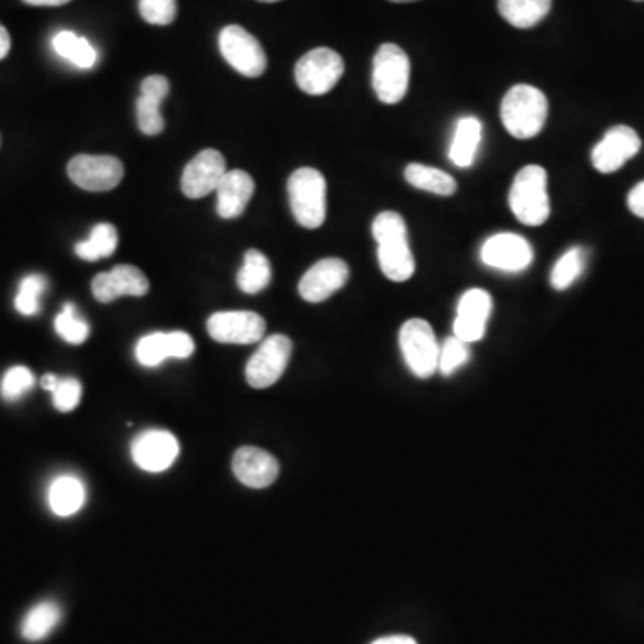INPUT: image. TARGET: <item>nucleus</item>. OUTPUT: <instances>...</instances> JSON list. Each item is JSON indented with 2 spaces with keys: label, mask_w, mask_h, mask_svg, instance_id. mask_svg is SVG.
I'll return each mask as SVG.
<instances>
[{
  "label": "nucleus",
  "mask_w": 644,
  "mask_h": 644,
  "mask_svg": "<svg viewBox=\"0 0 644 644\" xmlns=\"http://www.w3.org/2000/svg\"><path fill=\"white\" fill-rule=\"evenodd\" d=\"M378 242L379 269L390 281H407L416 273V260L408 244L407 222L396 211H382L373 222Z\"/></svg>",
  "instance_id": "nucleus-1"
},
{
  "label": "nucleus",
  "mask_w": 644,
  "mask_h": 644,
  "mask_svg": "<svg viewBox=\"0 0 644 644\" xmlns=\"http://www.w3.org/2000/svg\"><path fill=\"white\" fill-rule=\"evenodd\" d=\"M502 122L517 140H531L543 131L548 119V99L539 88L516 85L503 97Z\"/></svg>",
  "instance_id": "nucleus-2"
},
{
  "label": "nucleus",
  "mask_w": 644,
  "mask_h": 644,
  "mask_svg": "<svg viewBox=\"0 0 644 644\" xmlns=\"http://www.w3.org/2000/svg\"><path fill=\"white\" fill-rule=\"evenodd\" d=\"M512 214L525 226H543L549 217L548 175L539 165H526L508 194Z\"/></svg>",
  "instance_id": "nucleus-3"
},
{
  "label": "nucleus",
  "mask_w": 644,
  "mask_h": 644,
  "mask_svg": "<svg viewBox=\"0 0 644 644\" xmlns=\"http://www.w3.org/2000/svg\"><path fill=\"white\" fill-rule=\"evenodd\" d=\"M288 199L294 219L303 228L317 229L326 220V179L319 170L297 169L288 179Z\"/></svg>",
  "instance_id": "nucleus-4"
},
{
  "label": "nucleus",
  "mask_w": 644,
  "mask_h": 644,
  "mask_svg": "<svg viewBox=\"0 0 644 644\" xmlns=\"http://www.w3.org/2000/svg\"><path fill=\"white\" fill-rule=\"evenodd\" d=\"M410 82V60L402 47L384 43L373 61V88L384 105L405 99Z\"/></svg>",
  "instance_id": "nucleus-5"
},
{
  "label": "nucleus",
  "mask_w": 644,
  "mask_h": 644,
  "mask_svg": "<svg viewBox=\"0 0 644 644\" xmlns=\"http://www.w3.org/2000/svg\"><path fill=\"white\" fill-rule=\"evenodd\" d=\"M399 348L412 375L426 379L439 370L440 344L425 319H410L399 329Z\"/></svg>",
  "instance_id": "nucleus-6"
},
{
  "label": "nucleus",
  "mask_w": 644,
  "mask_h": 644,
  "mask_svg": "<svg viewBox=\"0 0 644 644\" xmlns=\"http://www.w3.org/2000/svg\"><path fill=\"white\" fill-rule=\"evenodd\" d=\"M343 56L328 47L307 52L296 65V82L308 96L331 92L344 76Z\"/></svg>",
  "instance_id": "nucleus-7"
},
{
  "label": "nucleus",
  "mask_w": 644,
  "mask_h": 644,
  "mask_svg": "<svg viewBox=\"0 0 644 644\" xmlns=\"http://www.w3.org/2000/svg\"><path fill=\"white\" fill-rule=\"evenodd\" d=\"M220 55L238 73L260 78L267 69V56L260 41L240 26H228L219 34Z\"/></svg>",
  "instance_id": "nucleus-8"
},
{
  "label": "nucleus",
  "mask_w": 644,
  "mask_h": 644,
  "mask_svg": "<svg viewBox=\"0 0 644 644\" xmlns=\"http://www.w3.org/2000/svg\"><path fill=\"white\" fill-rule=\"evenodd\" d=\"M293 355V340L285 335H273L260 344L247 361L246 379L252 389H267L284 376Z\"/></svg>",
  "instance_id": "nucleus-9"
},
{
  "label": "nucleus",
  "mask_w": 644,
  "mask_h": 644,
  "mask_svg": "<svg viewBox=\"0 0 644 644\" xmlns=\"http://www.w3.org/2000/svg\"><path fill=\"white\" fill-rule=\"evenodd\" d=\"M73 184L88 192H108L119 187L123 178V164L115 156H73L69 164Z\"/></svg>",
  "instance_id": "nucleus-10"
},
{
  "label": "nucleus",
  "mask_w": 644,
  "mask_h": 644,
  "mask_svg": "<svg viewBox=\"0 0 644 644\" xmlns=\"http://www.w3.org/2000/svg\"><path fill=\"white\" fill-rule=\"evenodd\" d=\"M480 258L491 269L522 273L532 266L534 249L522 235L498 234L485 240Z\"/></svg>",
  "instance_id": "nucleus-11"
},
{
  "label": "nucleus",
  "mask_w": 644,
  "mask_h": 644,
  "mask_svg": "<svg viewBox=\"0 0 644 644\" xmlns=\"http://www.w3.org/2000/svg\"><path fill=\"white\" fill-rule=\"evenodd\" d=\"M208 335L220 344H255L266 335V320L255 311H217L206 323Z\"/></svg>",
  "instance_id": "nucleus-12"
},
{
  "label": "nucleus",
  "mask_w": 644,
  "mask_h": 644,
  "mask_svg": "<svg viewBox=\"0 0 644 644\" xmlns=\"http://www.w3.org/2000/svg\"><path fill=\"white\" fill-rule=\"evenodd\" d=\"M641 151V138L628 126H614L596 143L591 160L602 175H613Z\"/></svg>",
  "instance_id": "nucleus-13"
},
{
  "label": "nucleus",
  "mask_w": 644,
  "mask_h": 644,
  "mask_svg": "<svg viewBox=\"0 0 644 644\" xmlns=\"http://www.w3.org/2000/svg\"><path fill=\"white\" fill-rule=\"evenodd\" d=\"M178 455V439L165 429H147L131 443V457L135 464L147 473L169 469Z\"/></svg>",
  "instance_id": "nucleus-14"
},
{
  "label": "nucleus",
  "mask_w": 644,
  "mask_h": 644,
  "mask_svg": "<svg viewBox=\"0 0 644 644\" xmlns=\"http://www.w3.org/2000/svg\"><path fill=\"white\" fill-rule=\"evenodd\" d=\"M491 311H493L491 294L482 288H470L458 303L453 335L467 344L478 343L484 338Z\"/></svg>",
  "instance_id": "nucleus-15"
},
{
  "label": "nucleus",
  "mask_w": 644,
  "mask_h": 644,
  "mask_svg": "<svg viewBox=\"0 0 644 644\" xmlns=\"http://www.w3.org/2000/svg\"><path fill=\"white\" fill-rule=\"evenodd\" d=\"M226 172L225 156L215 149H206L185 167L181 190L188 199H201L217 190Z\"/></svg>",
  "instance_id": "nucleus-16"
},
{
  "label": "nucleus",
  "mask_w": 644,
  "mask_h": 644,
  "mask_svg": "<svg viewBox=\"0 0 644 644\" xmlns=\"http://www.w3.org/2000/svg\"><path fill=\"white\" fill-rule=\"evenodd\" d=\"M349 267L340 258H325L305 273L299 294L308 303H323L348 284Z\"/></svg>",
  "instance_id": "nucleus-17"
},
{
  "label": "nucleus",
  "mask_w": 644,
  "mask_h": 644,
  "mask_svg": "<svg viewBox=\"0 0 644 644\" xmlns=\"http://www.w3.org/2000/svg\"><path fill=\"white\" fill-rule=\"evenodd\" d=\"M149 293V279L135 266H117L110 273L97 275L92 294L97 301L113 303L122 296L140 297Z\"/></svg>",
  "instance_id": "nucleus-18"
},
{
  "label": "nucleus",
  "mask_w": 644,
  "mask_h": 644,
  "mask_svg": "<svg viewBox=\"0 0 644 644\" xmlns=\"http://www.w3.org/2000/svg\"><path fill=\"white\" fill-rule=\"evenodd\" d=\"M234 473L238 482L251 489H266L275 484L279 464L270 453L255 446H242L234 455Z\"/></svg>",
  "instance_id": "nucleus-19"
},
{
  "label": "nucleus",
  "mask_w": 644,
  "mask_h": 644,
  "mask_svg": "<svg viewBox=\"0 0 644 644\" xmlns=\"http://www.w3.org/2000/svg\"><path fill=\"white\" fill-rule=\"evenodd\" d=\"M217 214L222 219H237L255 194V181L244 170H228L217 187Z\"/></svg>",
  "instance_id": "nucleus-20"
},
{
  "label": "nucleus",
  "mask_w": 644,
  "mask_h": 644,
  "mask_svg": "<svg viewBox=\"0 0 644 644\" xmlns=\"http://www.w3.org/2000/svg\"><path fill=\"white\" fill-rule=\"evenodd\" d=\"M482 142V122L476 117H464L458 120L452 147H449V160L460 169H469L475 164L476 152Z\"/></svg>",
  "instance_id": "nucleus-21"
},
{
  "label": "nucleus",
  "mask_w": 644,
  "mask_h": 644,
  "mask_svg": "<svg viewBox=\"0 0 644 644\" xmlns=\"http://www.w3.org/2000/svg\"><path fill=\"white\" fill-rule=\"evenodd\" d=\"M87 502V489L76 476H58L49 487V507L56 516L70 517Z\"/></svg>",
  "instance_id": "nucleus-22"
},
{
  "label": "nucleus",
  "mask_w": 644,
  "mask_h": 644,
  "mask_svg": "<svg viewBox=\"0 0 644 644\" xmlns=\"http://www.w3.org/2000/svg\"><path fill=\"white\" fill-rule=\"evenodd\" d=\"M552 10V0H498L503 19L517 29L535 28Z\"/></svg>",
  "instance_id": "nucleus-23"
},
{
  "label": "nucleus",
  "mask_w": 644,
  "mask_h": 644,
  "mask_svg": "<svg viewBox=\"0 0 644 644\" xmlns=\"http://www.w3.org/2000/svg\"><path fill=\"white\" fill-rule=\"evenodd\" d=\"M61 613L60 605L56 602H40L26 614L22 622V637L31 643H38L51 635L56 626L60 625Z\"/></svg>",
  "instance_id": "nucleus-24"
},
{
  "label": "nucleus",
  "mask_w": 644,
  "mask_h": 644,
  "mask_svg": "<svg viewBox=\"0 0 644 644\" xmlns=\"http://www.w3.org/2000/svg\"><path fill=\"white\" fill-rule=\"evenodd\" d=\"M405 179L414 188L435 194V196L449 197L457 192V181L444 170L434 169L428 165L410 164L405 169Z\"/></svg>",
  "instance_id": "nucleus-25"
},
{
  "label": "nucleus",
  "mask_w": 644,
  "mask_h": 644,
  "mask_svg": "<svg viewBox=\"0 0 644 644\" xmlns=\"http://www.w3.org/2000/svg\"><path fill=\"white\" fill-rule=\"evenodd\" d=\"M55 51L63 58L76 65L78 69H92L97 63V51L87 38L78 37L72 31H61L52 40Z\"/></svg>",
  "instance_id": "nucleus-26"
},
{
  "label": "nucleus",
  "mask_w": 644,
  "mask_h": 644,
  "mask_svg": "<svg viewBox=\"0 0 644 644\" xmlns=\"http://www.w3.org/2000/svg\"><path fill=\"white\" fill-rule=\"evenodd\" d=\"M273 279V267L264 252L247 251L244 256V266L238 273V287L246 294H258L267 288Z\"/></svg>",
  "instance_id": "nucleus-27"
},
{
  "label": "nucleus",
  "mask_w": 644,
  "mask_h": 644,
  "mask_svg": "<svg viewBox=\"0 0 644 644\" xmlns=\"http://www.w3.org/2000/svg\"><path fill=\"white\" fill-rule=\"evenodd\" d=\"M119 246V235L111 225H97L90 234V238L76 246V255L81 260L97 261L113 255Z\"/></svg>",
  "instance_id": "nucleus-28"
},
{
  "label": "nucleus",
  "mask_w": 644,
  "mask_h": 644,
  "mask_svg": "<svg viewBox=\"0 0 644 644\" xmlns=\"http://www.w3.org/2000/svg\"><path fill=\"white\" fill-rule=\"evenodd\" d=\"M585 264H587V251L584 247H572L553 267L552 276H549L552 287L555 290H566L572 287L576 279L584 275Z\"/></svg>",
  "instance_id": "nucleus-29"
},
{
  "label": "nucleus",
  "mask_w": 644,
  "mask_h": 644,
  "mask_svg": "<svg viewBox=\"0 0 644 644\" xmlns=\"http://www.w3.org/2000/svg\"><path fill=\"white\" fill-rule=\"evenodd\" d=\"M170 358L169 334L146 335L137 344V360L143 367H158Z\"/></svg>",
  "instance_id": "nucleus-30"
},
{
  "label": "nucleus",
  "mask_w": 644,
  "mask_h": 644,
  "mask_svg": "<svg viewBox=\"0 0 644 644\" xmlns=\"http://www.w3.org/2000/svg\"><path fill=\"white\" fill-rule=\"evenodd\" d=\"M56 334L63 338L65 343L82 344L90 335L87 320H82L76 311L72 303H67L63 310L58 314L55 320Z\"/></svg>",
  "instance_id": "nucleus-31"
},
{
  "label": "nucleus",
  "mask_w": 644,
  "mask_h": 644,
  "mask_svg": "<svg viewBox=\"0 0 644 644\" xmlns=\"http://www.w3.org/2000/svg\"><path fill=\"white\" fill-rule=\"evenodd\" d=\"M47 279L41 275H29L22 279L19 294L14 297V308L22 316H34L40 311V297L46 293Z\"/></svg>",
  "instance_id": "nucleus-32"
},
{
  "label": "nucleus",
  "mask_w": 644,
  "mask_h": 644,
  "mask_svg": "<svg viewBox=\"0 0 644 644\" xmlns=\"http://www.w3.org/2000/svg\"><path fill=\"white\" fill-rule=\"evenodd\" d=\"M470 360L469 344L464 343L460 338L448 337L440 344L439 351V370L440 375L452 376L455 370L466 366Z\"/></svg>",
  "instance_id": "nucleus-33"
},
{
  "label": "nucleus",
  "mask_w": 644,
  "mask_h": 644,
  "mask_svg": "<svg viewBox=\"0 0 644 644\" xmlns=\"http://www.w3.org/2000/svg\"><path fill=\"white\" fill-rule=\"evenodd\" d=\"M34 387V376L28 367H11L0 384V396L6 402H19Z\"/></svg>",
  "instance_id": "nucleus-34"
},
{
  "label": "nucleus",
  "mask_w": 644,
  "mask_h": 644,
  "mask_svg": "<svg viewBox=\"0 0 644 644\" xmlns=\"http://www.w3.org/2000/svg\"><path fill=\"white\" fill-rule=\"evenodd\" d=\"M161 101H156L152 97L140 96L137 101L138 128L147 137H156L165 129L164 115L160 111Z\"/></svg>",
  "instance_id": "nucleus-35"
},
{
  "label": "nucleus",
  "mask_w": 644,
  "mask_h": 644,
  "mask_svg": "<svg viewBox=\"0 0 644 644\" xmlns=\"http://www.w3.org/2000/svg\"><path fill=\"white\" fill-rule=\"evenodd\" d=\"M138 10L142 19L151 26H169L175 22L178 14L176 0H140Z\"/></svg>",
  "instance_id": "nucleus-36"
},
{
  "label": "nucleus",
  "mask_w": 644,
  "mask_h": 644,
  "mask_svg": "<svg viewBox=\"0 0 644 644\" xmlns=\"http://www.w3.org/2000/svg\"><path fill=\"white\" fill-rule=\"evenodd\" d=\"M82 387L76 378H60L56 389L52 390V403L56 410L72 412L81 402Z\"/></svg>",
  "instance_id": "nucleus-37"
},
{
  "label": "nucleus",
  "mask_w": 644,
  "mask_h": 644,
  "mask_svg": "<svg viewBox=\"0 0 644 644\" xmlns=\"http://www.w3.org/2000/svg\"><path fill=\"white\" fill-rule=\"evenodd\" d=\"M169 92L170 82L165 76H149L140 85V96L152 97L156 101L164 102Z\"/></svg>",
  "instance_id": "nucleus-38"
},
{
  "label": "nucleus",
  "mask_w": 644,
  "mask_h": 644,
  "mask_svg": "<svg viewBox=\"0 0 644 644\" xmlns=\"http://www.w3.org/2000/svg\"><path fill=\"white\" fill-rule=\"evenodd\" d=\"M169 346L170 358H179V360L190 357L196 349L192 337L185 331H170Z\"/></svg>",
  "instance_id": "nucleus-39"
},
{
  "label": "nucleus",
  "mask_w": 644,
  "mask_h": 644,
  "mask_svg": "<svg viewBox=\"0 0 644 644\" xmlns=\"http://www.w3.org/2000/svg\"><path fill=\"white\" fill-rule=\"evenodd\" d=\"M626 205H628V210H631L635 217L644 219V181H641V184L632 188L631 194H628V199H626Z\"/></svg>",
  "instance_id": "nucleus-40"
},
{
  "label": "nucleus",
  "mask_w": 644,
  "mask_h": 644,
  "mask_svg": "<svg viewBox=\"0 0 644 644\" xmlns=\"http://www.w3.org/2000/svg\"><path fill=\"white\" fill-rule=\"evenodd\" d=\"M11 51V37L8 29L0 23V60H4L6 56Z\"/></svg>",
  "instance_id": "nucleus-41"
},
{
  "label": "nucleus",
  "mask_w": 644,
  "mask_h": 644,
  "mask_svg": "<svg viewBox=\"0 0 644 644\" xmlns=\"http://www.w3.org/2000/svg\"><path fill=\"white\" fill-rule=\"evenodd\" d=\"M370 644H417V641L408 635H389V637H382V640H376L375 643Z\"/></svg>",
  "instance_id": "nucleus-42"
},
{
  "label": "nucleus",
  "mask_w": 644,
  "mask_h": 644,
  "mask_svg": "<svg viewBox=\"0 0 644 644\" xmlns=\"http://www.w3.org/2000/svg\"><path fill=\"white\" fill-rule=\"evenodd\" d=\"M29 6H43V8H56V6H65L72 2V0H22Z\"/></svg>",
  "instance_id": "nucleus-43"
},
{
  "label": "nucleus",
  "mask_w": 644,
  "mask_h": 644,
  "mask_svg": "<svg viewBox=\"0 0 644 644\" xmlns=\"http://www.w3.org/2000/svg\"><path fill=\"white\" fill-rule=\"evenodd\" d=\"M58 382H60V378H58V376L46 375L43 376V378H41V387H43V389L46 390H49V393H52V390L56 389V385H58Z\"/></svg>",
  "instance_id": "nucleus-44"
},
{
  "label": "nucleus",
  "mask_w": 644,
  "mask_h": 644,
  "mask_svg": "<svg viewBox=\"0 0 644 644\" xmlns=\"http://www.w3.org/2000/svg\"><path fill=\"white\" fill-rule=\"evenodd\" d=\"M390 2H399V4H405V2H416V0H390Z\"/></svg>",
  "instance_id": "nucleus-45"
},
{
  "label": "nucleus",
  "mask_w": 644,
  "mask_h": 644,
  "mask_svg": "<svg viewBox=\"0 0 644 644\" xmlns=\"http://www.w3.org/2000/svg\"><path fill=\"white\" fill-rule=\"evenodd\" d=\"M258 2H267V4H273V2H279V0H258Z\"/></svg>",
  "instance_id": "nucleus-46"
},
{
  "label": "nucleus",
  "mask_w": 644,
  "mask_h": 644,
  "mask_svg": "<svg viewBox=\"0 0 644 644\" xmlns=\"http://www.w3.org/2000/svg\"><path fill=\"white\" fill-rule=\"evenodd\" d=\"M634 2H644V0H634Z\"/></svg>",
  "instance_id": "nucleus-47"
}]
</instances>
